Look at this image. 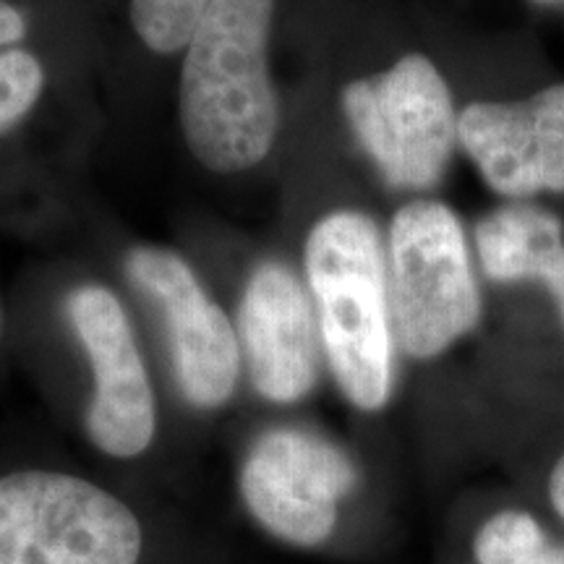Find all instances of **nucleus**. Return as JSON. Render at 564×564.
I'll return each mask as SVG.
<instances>
[{"mask_svg": "<svg viewBox=\"0 0 564 564\" xmlns=\"http://www.w3.org/2000/svg\"><path fill=\"white\" fill-rule=\"evenodd\" d=\"M274 0H212L183 51L178 116L188 152L241 173L272 152L280 105L270 74Z\"/></svg>", "mask_w": 564, "mask_h": 564, "instance_id": "1", "label": "nucleus"}, {"mask_svg": "<svg viewBox=\"0 0 564 564\" xmlns=\"http://www.w3.org/2000/svg\"><path fill=\"white\" fill-rule=\"evenodd\" d=\"M303 270L337 387L358 411H382L392 398L398 343L377 223L358 209L324 215L303 246Z\"/></svg>", "mask_w": 564, "mask_h": 564, "instance_id": "2", "label": "nucleus"}, {"mask_svg": "<svg viewBox=\"0 0 564 564\" xmlns=\"http://www.w3.org/2000/svg\"><path fill=\"white\" fill-rule=\"evenodd\" d=\"M387 282L394 343L415 361H432L481 322L478 288L465 228L444 202H408L387 236Z\"/></svg>", "mask_w": 564, "mask_h": 564, "instance_id": "3", "label": "nucleus"}, {"mask_svg": "<svg viewBox=\"0 0 564 564\" xmlns=\"http://www.w3.org/2000/svg\"><path fill=\"white\" fill-rule=\"evenodd\" d=\"M144 528L118 494L63 470L0 476V564H141Z\"/></svg>", "mask_w": 564, "mask_h": 564, "instance_id": "4", "label": "nucleus"}, {"mask_svg": "<svg viewBox=\"0 0 564 564\" xmlns=\"http://www.w3.org/2000/svg\"><path fill=\"white\" fill-rule=\"evenodd\" d=\"M340 100L387 186L426 192L442 181L457 144V110L429 55L405 53L377 76L348 82Z\"/></svg>", "mask_w": 564, "mask_h": 564, "instance_id": "5", "label": "nucleus"}, {"mask_svg": "<svg viewBox=\"0 0 564 564\" xmlns=\"http://www.w3.org/2000/svg\"><path fill=\"white\" fill-rule=\"evenodd\" d=\"M356 484V465L335 442L293 426L259 436L238 474L249 518L293 549H319L333 539Z\"/></svg>", "mask_w": 564, "mask_h": 564, "instance_id": "6", "label": "nucleus"}, {"mask_svg": "<svg viewBox=\"0 0 564 564\" xmlns=\"http://www.w3.org/2000/svg\"><path fill=\"white\" fill-rule=\"evenodd\" d=\"M66 314L91 369L87 436L102 455L133 460L158 434V400L131 319L105 285L74 288Z\"/></svg>", "mask_w": 564, "mask_h": 564, "instance_id": "7", "label": "nucleus"}, {"mask_svg": "<svg viewBox=\"0 0 564 564\" xmlns=\"http://www.w3.org/2000/svg\"><path fill=\"white\" fill-rule=\"evenodd\" d=\"M126 272L165 319L175 382L186 403L199 411L228 405L241 379V340L194 267L171 249L137 246L126 257Z\"/></svg>", "mask_w": 564, "mask_h": 564, "instance_id": "8", "label": "nucleus"}, {"mask_svg": "<svg viewBox=\"0 0 564 564\" xmlns=\"http://www.w3.org/2000/svg\"><path fill=\"white\" fill-rule=\"evenodd\" d=\"M457 144L510 202L564 192V84L525 100H476L457 112Z\"/></svg>", "mask_w": 564, "mask_h": 564, "instance_id": "9", "label": "nucleus"}, {"mask_svg": "<svg viewBox=\"0 0 564 564\" xmlns=\"http://www.w3.org/2000/svg\"><path fill=\"white\" fill-rule=\"evenodd\" d=\"M236 329L259 398L291 405L312 394L319 379L322 335L312 295L291 267L262 262L251 272Z\"/></svg>", "mask_w": 564, "mask_h": 564, "instance_id": "10", "label": "nucleus"}, {"mask_svg": "<svg viewBox=\"0 0 564 564\" xmlns=\"http://www.w3.org/2000/svg\"><path fill=\"white\" fill-rule=\"evenodd\" d=\"M481 272L499 285L535 282L564 246V223L533 202H507L476 223Z\"/></svg>", "mask_w": 564, "mask_h": 564, "instance_id": "11", "label": "nucleus"}, {"mask_svg": "<svg viewBox=\"0 0 564 564\" xmlns=\"http://www.w3.org/2000/svg\"><path fill=\"white\" fill-rule=\"evenodd\" d=\"M476 564H564V546L523 510H502L478 528Z\"/></svg>", "mask_w": 564, "mask_h": 564, "instance_id": "12", "label": "nucleus"}, {"mask_svg": "<svg viewBox=\"0 0 564 564\" xmlns=\"http://www.w3.org/2000/svg\"><path fill=\"white\" fill-rule=\"evenodd\" d=\"M209 3L212 0H129L131 26L152 53H183Z\"/></svg>", "mask_w": 564, "mask_h": 564, "instance_id": "13", "label": "nucleus"}, {"mask_svg": "<svg viewBox=\"0 0 564 564\" xmlns=\"http://www.w3.org/2000/svg\"><path fill=\"white\" fill-rule=\"evenodd\" d=\"M45 89V68L24 47L0 53V137L30 116Z\"/></svg>", "mask_w": 564, "mask_h": 564, "instance_id": "14", "label": "nucleus"}, {"mask_svg": "<svg viewBox=\"0 0 564 564\" xmlns=\"http://www.w3.org/2000/svg\"><path fill=\"white\" fill-rule=\"evenodd\" d=\"M30 32V19L11 0H0V53L19 47V42Z\"/></svg>", "mask_w": 564, "mask_h": 564, "instance_id": "15", "label": "nucleus"}, {"mask_svg": "<svg viewBox=\"0 0 564 564\" xmlns=\"http://www.w3.org/2000/svg\"><path fill=\"white\" fill-rule=\"evenodd\" d=\"M539 282H544V288L549 291V295H552L556 306V314H560V319L564 324V246L554 253L552 259H549L544 270H541Z\"/></svg>", "mask_w": 564, "mask_h": 564, "instance_id": "16", "label": "nucleus"}, {"mask_svg": "<svg viewBox=\"0 0 564 564\" xmlns=\"http://www.w3.org/2000/svg\"><path fill=\"white\" fill-rule=\"evenodd\" d=\"M549 499H552L554 512L564 520V453L554 463L552 476H549Z\"/></svg>", "mask_w": 564, "mask_h": 564, "instance_id": "17", "label": "nucleus"}, {"mask_svg": "<svg viewBox=\"0 0 564 564\" xmlns=\"http://www.w3.org/2000/svg\"><path fill=\"white\" fill-rule=\"evenodd\" d=\"M525 3L541 11H564V0H525Z\"/></svg>", "mask_w": 564, "mask_h": 564, "instance_id": "18", "label": "nucleus"}, {"mask_svg": "<svg viewBox=\"0 0 564 564\" xmlns=\"http://www.w3.org/2000/svg\"><path fill=\"white\" fill-rule=\"evenodd\" d=\"M0 335H3V306H0Z\"/></svg>", "mask_w": 564, "mask_h": 564, "instance_id": "19", "label": "nucleus"}]
</instances>
